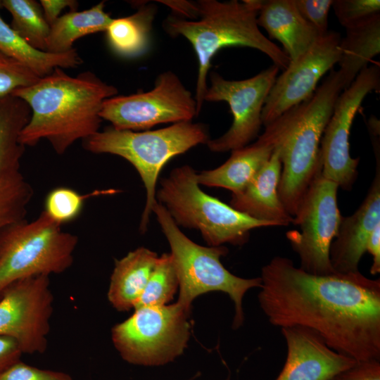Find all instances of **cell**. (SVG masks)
<instances>
[{"instance_id": "1", "label": "cell", "mask_w": 380, "mask_h": 380, "mask_svg": "<svg viewBox=\"0 0 380 380\" xmlns=\"http://www.w3.org/2000/svg\"><path fill=\"white\" fill-rule=\"evenodd\" d=\"M258 298L269 322L317 334L334 350L353 360H380V279L360 271L308 273L276 256L261 270Z\"/></svg>"}, {"instance_id": "2", "label": "cell", "mask_w": 380, "mask_h": 380, "mask_svg": "<svg viewBox=\"0 0 380 380\" xmlns=\"http://www.w3.org/2000/svg\"><path fill=\"white\" fill-rule=\"evenodd\" d=\"M117 94L115 87L90 71L72 77L56 68L32 85L11 94L23 100L31 110L20 141L26 146L46 139L58 154H63L76 141L99 131L102 104Z\"/></svg>"}, {"instance_id": "3", "label": "cell", "mask_w": 380, "mask_h": 380, "mask_svg": "<svg viewBox=\"0 0 380 380\" xmlns=\"http://www.w3.org/2000/svg\"><path fill=\"white\" fill-rule=\"evenodd\" d=\"M345 89L338 70H331L312 97L265 126L257 139L279 153L281 163L279 196L292 217L322 170L321 139L336 101Z\"/></svg>"}, {"instance_id": "4", "label": "cell", "mask_w": 380, "mask_h": 380, "mask_svg": "<svg viewBox=\"0 0 380 380\" xmlns=\"http://www.w3.org/2000/svg\"><path fill=\"white\" fill-rule=\"evenodd\" d=\"M194 4L191 20L172 14L165 20L163 27L172 37L186 38L197 56L198 69L194 97L198 114L204 102L211 61L222 49H255L267 55L279 69L284 70L288 66V56L259 29L257 17L260 0H199Z\"/></svg>"}, {"instance_id": "5", "label": "cell", "mask_w": 380, "mask_h": 380, "mask_svg": "<svg viewBox=\"0 0 380 380\" xmlns=\"http://www.w3.org/2000/svg\"><path fill=\"white\" fill-rule=\"evenodd\" d=\"M210 139L207 127L192 121L181 122L156 130H117L112 127L84 139L86 150L123 158L139 173L145 190L146 203L139 230L145 232L153 213L156 184L160 171L172 158Z\"/></svg>"}, {"instance_id": "6", "label": "cell", "mask_w": 380, "mask_h": 380, "mask_svg": "<svg viewBox=\"0 0 380 380\" xmlns=\"http://www.w3.org/2000/svg\"><path fill=\"white\" fill-rule=\"evenodd\" d=\"M197 172L190 165L173 169L156 190V199L179 227L200 232L210 246L230 243L242 246L254 229L276 226L242 213L205 193Z\"/></svg>"}, {"instance_id": "7", "label": "cell", "mask_w": 380, "mask_h": 380, "mask_svg": "<svg viewBox=\"0 0 380 380\" xmlns=\"http://www.w3.org/2000/svg\"><path fill=\"white\" fill-rule=\"evenodd\" d=\"M153 213L166 237L177 272L179 296L177 303L188 310L198 296L210 291L227 293L234 304L232 327L244 320L243 299L251 289L260 287L261 278L244 279L229 272L220 258L228 253L223 246H203L189 239L179 228L165 207L156 202Z\"/></svg>"}, {"instance_id": "8", "label": "cell", "mask_w": 380, "mask_h": 380, "mask_svg": "<svg viewBox=\"0 0 380 380\" xmlns=\"http://www.w3.org/2000/svg\"><path fill=\"white\" fill-rule=\"evenodd\" d=\"M77 236L43 211L0 232V296L11 284L28 277L60 274L73 262Z\"/></svg>"}, {"instance_id": "9", "label": "cell", "mask_w": 380, "mask_h": 380, "mask_svg": "<svg viewBox=\"0 0 380 380\" xmlns=\"http://www.w3.org/2000/svg\"><path fill=\"white\" fill-rule=\"evenodd\" d=\"M190 310L179 303L134 309L111 330L113 343L126 362L159 366L183 353L190 337Z\"/></svg>"}, {"instance_id": "10", "label": "cell", "mask_w": 380, "mask_h": 380, "mask_svg": "<svg viewBox=\"0 0 380 380\" xmlns=\"http://www.w3.org/2000/svg\"><path fill=\"white\" fill-rule=\"evenodd\" d=\"M338 186L319 171L306 191L292 224L299 230L286 232L293 250L298 255L300 268L315 275L334 273L329 251L342 216L337 203Z\"/></svg>"}, {"instance_id": "11", "label": "cell", "mask_w": 380, "mask_h": 380, "mask_svg": "<svg viewBox=\"0 0 380 380\" xmlns=\"http://www.w3.org/2000/svg\"><path fill=\"white\" fill-rule=\"evenodd\" d=\"M198 115L195 97L172 71L160 74L148 91L106 99L102 120L117 130H148L160 124L191 121Z\"/></svg>"}, {"instance_id": "12", "label": "cell", "mask_w": 380, "mask_h": 380, "mask_svg": "<svg viewBox=\"0 0 380 380\" xmlns=\"http://www.w3.org/2000/svg\"><path fill=\"white\" fill-rule=\"evenodd\" d=\"M279 70L272 65L256 75L241 80H227L216 72L210 74V86L204 101H225L233 115L229 129L206 143L211 151H232L248 146L258 137L262 125V108Z\"/></svg>"}, {"instance_id": "13", "label": "cell", "mask_w": 380, "mask_h": 380, "mask_svg": "<svg viewBox=\"0 0 380 380\" xmlns=\"http://www.w3.org/2000/svg\"><path fill=\"white\" fill-rule=\"evenodd\" d=\"M380 87L377 64L363 69L338 97L320 143L322 176L344 190H350L357 177L360 158L350 153L353 119L367 94Z\"/></svg>"}, {"instance_id": "14", "label": "cell", "mask_w": 380, "mask_h": 380, "mask_svg": "<svg viewBox=\"0 0 380 380\" xmlns=\"http://www.w3.org/2000/svg\"><path fill=\"white\" fill-rule=\"evenodd\" d=\"M49 277L18 280L0 296V336L15 339L23 353H43L47 348L53 310Z\"/></svg>"}, {"instance_id": "15", "label": "cell", "mask_w": 380, "mask_h": 380, "mask_svg": "<svg viewBox=\"0 0 380 380\" xmlns=\"http://www.w3.org/2000/svg\"><path fill=\"white\" fill-rule=\"evenodd\" d=\"M31 116L21 99L0 97V232L25 220L33 189L21 171L25 146L20 134Z\"/></svg>"}, {"instance_id": "16", "label": "cell", "mask_w": 380, "mask_h": 380, "mask_svg": "<svg viewBox=\"0 0 380 380\" xmlns=\"http://www.w3.org/2000/svg\"><path fill=\"white\" fill-rule=\"evenodd\" d=\"M341 34L329 30L277 76L265 100L262 122L266 126L289 109L308 100L321 78L338 64Z\"/></svg>"}, {"instance_id": "17", "label": "cell", "mask_w": 380, "mask_h": 380, "mask_svg": "<svg viewBox=\"0 0 380 380\" xmlns=\"http://www.w3.org/2000/svg\"><path fill=\"white\" fill-rule=\"evenodd\" d=\"M286 357L275 380H331L357 361L330 348L312 330L301 327L281 328Z\"/></svg>"}, {"instance_id": "18", "label": "cell", "mask_w": 380, "mask_h": 380, "mask_svg": "<svg viewBox=\"0 0 380 380\" xmlns=\"http://www.w3.org/2000/svg\"><path fill=\"white\" fill-rule=\"evenodd\" d=\"M371 187L358 209L342 217L338 234L333 241L329 257L335 272L347 274L359 271L360 261L366 252L368 239L380 224V165Z\"/></svg>"}, {"instance_id": "19", "label": "cell", "mask_w": 380, "mask_h": 380, "mask_svg": "<svg viewBox=\"0 0 380 380\" xmlns=\"http://www.w3.org/2000/svg\"><path fill=\"white\" fill-rule=\"evenodd\" d=\"M281 163L273 149L268 161L241 191L232 194L230 205L253 218L286 226L293 217L287 213L279 196Z\"/></svg>"}, {"instance_id": "20", "label": "cell", "mask_w": 380, "mask_h": 380, "mask_svg": "<svg viewBox=\"0 0 380 380\" xmlns=\"http://www.w3.org/2000/svg\"><path fill=\"white\" fill-rule=\"evenodd\" d=\"M257 23L282 44L290 61L305 53L322 36L301 15L294 0H260Z\"/></svg>"}, {"instance_id": "21", "label": "cell", "mask_w": 380, "mask_h": 380, "mask_svg": "<svg viewBox=\"0 0 380 380\" xmlns=\"http://www.w3.org/2000/svg\"><path fill=\"white\" fill-rule=\"evenodd\" d=\"M158 256L144 247L130 251L115 261L108 291V299L118 311H127L141 295Z\"/></svg>"}, {"instance_id": "22", "label": "cell", "mask_w": 380, "mask_h": 380, "mask_svg": "<svg viewBox=\"0 0 380 380\" xmlns=\"http://www.w3.org/2000/svg\"><path fill=\"white\" fill-rule=\"evenodd\" d=\"M273 148L256 140L232 151L231 156L219 167L197 174L199 185L221 187L232 194L243 190L268 161Z\"/></svg>"}, {"instance_id": "23", "label": "cell", "mask_w": 380, "mask_h": 380, "mask_svg": "<svg viewBox=\"0 0 380 380\" xmlns=\"http://www.w3.org/2000/svg\"><path fill=\"white\" fill-rule=\"evenodd\" d=\"M346 30L339 45L338 70L347 88L380 53V14Z\"/></svg>"}, {"instance_id": "24", "label": "cell", "mask_w": 380, "mask_h": 380, "mask_svg": "<svg viewBox=\"0 0 380 380\" xmlns=\"http://www.w3.org/2000/svg\"><path fill=\"white\" fill-rule=\"evenodd\" d=\"M156 11L154 4H143L129 16L113 18L106 30L110 49L116 56L128 59L146 54L151 46Z\"/></svg>"}, {"instance_id": "25", "label": "cell", "mask_w": 380, "mask_h": 380, "mask_svg": "<svg viewBox=\"0 0 380 380\" xmlns=\"http://www.w3.org/2000/svg\"><path fill=\"white\" fill-rule=\"evenodd\" d=\"M0 51L21 63L40 78L51 74L56 68H76L82 63V59L75 49L61 53L34 49L6 23L1 16Z\"/></svg>"}, {"instance_id": "26", "label": "cell", "mask_w": 380, "mask_h": 380, "mask_svg": "<svg viewBox=\"0 0 380 380\" xmlns=\"http://www.w3.org/2000/svg\"><path fill=\"white\" fill-rule=\"evenodd\" d=\"M101 1L83 11H70L51 25L46 52L61 53L72 50L74 42L85 35L106 30L113 18Z\"/></svg>"}, {"instance_id": "27", "label": "cell", "mask_w": 380, "mask_h": 380, "mask_svg": "<svg viewBox=\"0 0 380 380\" xmlns=\"http://www.w3.org/2000/svg\"><path fill=\"white\" fill-rule=\"evenodd\" d=\"M1 5L11 14V28L32 47L46 51L51 27L40 4L34 0H3Z\"/></svg>"}, {"instance_id": "28", "label": "cell", "mask_w": 380, "mask_h": 380, "mask_svg": "<svg viewBox=\"0 0 380 380\" xmlns=\"http://www.w3.org/2000/svg\"><path fill=\"white\" fill-rule=\"evenodd\" d=\"M178 287V278L172 256L170 253H163L158 257L134 309L167 305L172 300Z\"/></svg>"}, {"instance_id": "29", "label": "cell", "mask_w": 380, "mask_h": 380, "mask_svg": "<svg viewBox=\"0 0 380 380\" xmlns=\"http://www.w3.org/2000/svg\"><path fill=\"white\" fill-rule=\"evenodd\" d=\"M116 192L114 189L99 190L82 195L70 188L58 187L51 190L46 196L44 211L54 222L62 225L80 215L87 198Z\"/></svg>"}, {"instance_id": "30", "label": "cell", "mask_w": 380, "mask_h": 380, "mask_svg": "<svg viewBox=\"0 0 380 380\" xmlns=\"http://www.w3.org/2000/svg\"><path fill=\"white\" fill-rule=\"evenodd\" d=\"M39 77L27 67L0 51V97L37 82Z\"/></svg>"}, {"instance_id": "31", "label": "cell", "mask_w": 380, "mask_h": 380, "mask_svg": "<svg viewBox=\"0 0 380 380\" xmlns=\"http://www.w3.org/2000/svg\"><path fill=\"white\" fill-rule=\"evenodd\" d=\"M332 8L340 24L347 29L380 14V1L334 0Z\"/></svg>"}, {"instance_id": "32", "label": "cell", "mask_w": 380, "mask_h": 380, "mask_svg": "<svg viewBox=\"0 0 380 380\" xmlns=\"http://www.w3.org/2000/svg\"><path fill=\"white\" fill-rule=\"evenodd\" d=\"M334 0H294L301 15L310 23L321 35L328 30L329 13Z\"/></svg>"}, {"instance_id": "33", "label": "cell", "mask_w": 380, "mask_h": 380, "mask_svg": "<svg viewBox=\"0 0 380 380\" xmlns=\"http://www.w3.org/2000/svg\"><path fill=\"white\" fill-rule=\"evenodd\" d=\"M0 380H72L65 372L44 369L18 362L0 376Z\"/></svg>"}, {"instance_id": "34", "label": "cell", "mask_w": 380, "mask_h": 380, "mask_svg": "<svg viewBox=\"0 0 380 380\" xmlns=\"http://www.w3.org/2000/svg\"><path fill=\"white\" fill-rule=\"evenodd\" d=\"M331 380H380V360L357 362L336 374Z\"/></svg>"}, {"instance_id": "35", "label": "cell", "mask_w": 380, "mask_h": 380, "mask_svg": "<svg viewBox=\"0 0 380 380\" xmlns=\"http://www.w3.org/2000/svg\"><path fill=\"white\" fill-rule=\"evenodd\" d=\"M23 354L15 339L0 336V376L20 362Z\"/></svg>"}, {"instance_id": "36", "label": "cell", "mask_w": 380, "mask_h": 380, "mask_svg": "<svg viewBox=\"0 0 380 380\" xmlns=\"http://www.w3.org/2000/svg\"><path fill=\"white\" fill-rule=\"evenodd\" d=\"M40 5L44 18L51 27L66 7L70 8L72 12L77 11L78 3L75 0H41Z\"/></svg>"}, {"instance_id": "37", "label": "cell", "mask_w": 380, "mask_h": 380, "mask_svg": "<svg viewBox=\"0 0 380 380\" xmlns=\"http://www.w3.org/2000/svg\"><path fill=\"white\" fill-rule=\"evenodd\" d=\"M366 252L372 256L370 273L376 275L380 272V224L372 232L367 243Z\"/></svg>"}, {"instance_id": "38", "label": "cell", "mask_w": 380, "mask_h": 380, "mask_svg": "<svg viewBox=\"0 0 380 380\" xmlns=\"http://www.w3.org/2000/svg\"><path fill=\"white\" fill-rule=\"evenodd\" d=\"M226 380H229V379L228 378V379H227Z\"/></svg>"}]
</instances>
